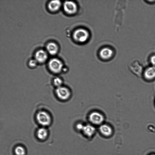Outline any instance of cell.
I'll return each instance as SVG.
<instances>
[{
    "mask_svg": "<svg viewBox=\"0 0 155 155\" xmlns=\"http://www.w3.org/2000/svg\"><path fill=\"white\" fill-rule=\"evenodd\" d=\"M74 40L78 43L86 42L89 37L88 31L84 28H80L74 30L73 34Z\"/></svg>",
    "mask_w": 155,
    "mask_h": 155,
    "instance_id": "cell-2",
    "label": "cell"
},
{
    "mask_svg": "<svg viewBox=\"0 0 155 155\" xmlns=\"http://www.w3.org/2000/svg\"><path fill=\"white\" fill-rule=\"evenodd\" d=\"M48 135L47 130L44 127L39 128L37 131V136L38 138L41 140L45 139Z\"/></svg>",
    "mask_w": 155,
    "mask_h": 155,
    "instance_id": "cell-15",
    "label": "cell"
},
{
    "mask_svg": "<svg viewBox=\"0 0 155 155\" xmlns=\"http://www.w3.org/2000/svg\"><path fill=\"white\" fill-rule=\"evenodd\" d=\"M143 78L147 81L155 79V66L150 65L144 69L142 74Z\"/></svg>",
    "mask_w": 155,
    "mask_h": 155,
    "instance_id": "cell-8",
    "label": "cell"
},
{
    "mask_svg": "<svg viewBox=\"0 0 155 155\" xmlns=\"http://www.w3.org/2000/svg\"><path fill=\"white\" fill-rule=\"evenodd\" d=\"M149 61L151 65L155 66V54L150 56L149 58Z\"/></svg>",
    "mask_w": 155,
    "mask_h": 155,
    "instance_id": "cell-19",
    "label": "cell"
},
{
    "mask_svg": "<svg viewBox=\"0 0 155 155\" xmlns=\"http://www.w3.org/2000/svg\"><path fill=\"white\" fill-rule=\"evenodd\" d=\"M15 152L17 155H25V151L24 149L21 146H18L15 150Z\"/></svg>",
    "mask_w": 155,
    "mask_h": 155,
    "instance_id": "cell-17",
    "label": "cell"
},
{
    "mask_svg": "<svg viewBox=\"0 0 155 155\" xmlns=\"http://www.w3.org/2000/svg\"><path fill=\"white\" fill-rule=\"evenodd\" d=\"M99 130L102 134L107 136L111 135L112 132L110 127L106 124H103L101 125L99 127Z\"/></svg>",
    "mask_w": 155,
    "mask_h": 155,
    "instance_id": "cell-13",
    "label": "cell"
},
{
    "mask_svg": "<svg viewBox=\"0 0 155 155\" xmlns=\"http://www.w3.org/2000/svg\"><path fill=\"white\" fill-rule=\"evenodd\" d=\"M52 83L53 85L57 88L62 86L63 81L60 77H56L53 78Z\"/></svg>",
    "mask_w": 155,
    "mask_h": 155,
    "instance_id": "cell-16",
    "label": "cell"
},
{
    "mask_svg": "<svg viewBox=\"0 0 155 155\" xmlns=\"http://www.w3.org/2000/svg\"><path fill=\"white\" fill-rule=\"evenodd\" d=\"M35 59L38 63H42L47 59L48 54L43 49L38 50L35 54Z\"/></svg>",
    "mask_w": 155,
    "mask_h": 155,
    "instance_id": "cell-10",
    "label": "cell"
},
{
    "mask_svg": "<svg viewBox=\"0 0 155 155\" xmlns=\"http://www.w3.org/2000/svg\"><path fill=\"white\" fill-rule=\"evenodd\" d=\"M154 155V154H152V155Z\"/></svg>",
    "mask_w": 155,
    "mask_h": 155,
    "instance_id": "cell-22",
    "label": "cell"
},
{
    "mask_svg": "<svg viewBox=\"0 0 155 155\" xmlns=\"http://www.w3.org/2000/svg\"><path fill=\"white\" fill-rule=\"evenodd\" d=\"M55 93L58 99L62 101H65L70 98L71 93L70 89L63 85L56 88Z\"/></svg>",
    "mask_w": 155,
    "mask_h": 155,
    "instance_id": "cell-4",
    "label": "cell"
},
{
    "mask_svg": "<svg viewBox=\"0 0 155 155\" xmlns=\"http://www.w3.org/2000/svg\"><path fill=\"white\" fill-rule=\"evenodd\" d=\"M147 1L148 2V3L150 2V3H151L154 2H155V0H147Z\"/></svg>",
    "mask_w": 155,
    "mask_h": 155,
    "instance_id": "cell-21",
    "label": "cell"
},
{
    "mask_svg": "<svg viewBox=\"0 0 155 155\" xmlns=\"http://www.w3.org/2000/svg\"><path fill=\"white\" fill-rule=\"evenodd\" d=\"M38 63L35 59H32L29 60L28 65L31 68H35L36 67Z\"/></svg>",
    "mask_w": 155,
    "mask_h": 155,
    "instance_id": "cell-18",
    "label": "cell"
},
{
    "mask_svg": "<svg viewBox=\"0 0 155 155\" xmlns=\"http://www.w3.org/2000/svg\"><path fill=\"white\" fill-rule=\"evenodd\" d=\"M48 68L49 71L54 74H58L62 71L64 65L62 61L57 58L50 59L48 63Z\"/></svg>",
    "mask_w": 155,
    "mask_h": 155,
    "instance_id": "cell-3",
    "label": "cell"
},
{
    "mask_svg": "<svg viewBox=\"0 0 155 155\" xmlns=\"http://www.w3.org/2000/svg\"><path fill=\"white\" fill-rule=\"evenodd\" d=\"M88 119L90 121L95 125L101 124L104 120V117L101 113L98 111H93L90 113Z\"/></svg>",
    "mask_w": 155,
    "mask_h": 155,
    "instance_id": "cell-6",
    "label": "cell"
},
{
    "mask_svg": "<svg viewBox=\"0 0 155 155\" xmlns=\"http://www.w3.org/2000/svg\"><path fill=\"white\" fill-rule=\"evenodd\" d=\"M63 8L65 12L70 15L75 14L78 8L76 4L72 1H65L63 4Z\"/></svg>",
    "mask_w": 155,
    "mask_h": 155,
    "instance_id": "cell-7",
    "label": "cell"
},
{
    "mask_svg": "<svg viewBox=\"0 0 155 155\" xmlns=\"http://www.w3.org/2000/svg\"><path fill=\"white\" fill-rule=\"evenodd\" d=\"M46 49L50 54L54 55L58 53L59 48L56 43L54 42H50L47 44Z\"/></svg>",
    "mask_w": 155,
    "mask_h": 155,
    "instance_id": "cell-11",
    "label": "cell"
},
{
    "mask_svg": "<svg viewBox=\"0 0 155 155\" xmlns=\"http://www.w3.org/2000/svg\"><path fill=\"white\" fill-rule=\"evenodd\" d=\"M84 125L81 124H78L76 125L77 128L79 130H82Z\"/></svg>",
    "mask_w": 155,
    "mask_h": 155,
    "instance_id": "cell-20",
    "label": "cell"
},
{
    "mask_svg": "<svg viewBox=\"0 0 155 155\" xmlns=\"http://www.w3.org/2000/svg\"><path fill=\"white\" fill-rule=\"evenodd\" d=\"M113 54V51L111 48L105 47L100 50L99 55L102 59L107 60L110 58L112 57Z\"/></svg>",
    "mask_w": 155,
    "mask_h": 155,
    "instance_id": "cell-9",
    "label": "cell"
},
{
    "mask_svg": "<svg viewBox=\"0 0 155 155\" xmlns=\"http://www.w3.org/2000/svg\"><path fill=\"white\" fill-rule=\"evenodd\" d=\"M37 122L43 127L48 126L52 122V117L50 114L45 110H41L38 111L35 115Z\"/></svg>",
    "mask_w": 155,
    "mask_h": 155,
    "instance_id": "cell-1",
    "label": "cell"
},
{
    "mask_svg": "<svg viewBox=\"0 0 155 155\" xmlns=\"http://www.w3.org/2000/svg\"><path fill=\"white\" fill-rule=\"evenodd\" d=\"M129 68L131 72L138 77L142 76L144 69L142 64L137 60H134L129 64Z\"/></svg>",
    "mask_w": 155,
    "mask_h": 155,
    "instance_id": "cell-5",
    "label": "cell"
},
{
    "mask_svg": "<svg viewBox=\"0 0 155 155\" xmlns=\"http://www.w3.org/2000/svg\"><path fill=\"white\" fill-rule=\"evenodd\" d=\"M82 131L85 134L90 137L94 134L95 131V129L93 126L87 124L84 126Z\"/></svg>",
    "mask_w": 155,
    "mask_h": 155,
    "instance_id": "cell-14",
    "label": "cell"
},
{
    "mask_svg": "<svg viewBox=\"0 0 155 155\" xmlns=\"http://www.w3.org/2000/svg\"><path fill=\"white\" fill-rule=\"evenodd\" d=\"M61 5V3L60 0H52L50 1L48 3V7L50 11L54 12L59 10Z\"/></svg>",
    "mask_w": 155,
    "mask_h": 155,
    "instance_id": "cell-12",
    "label": "cell"
}]
</instances>
